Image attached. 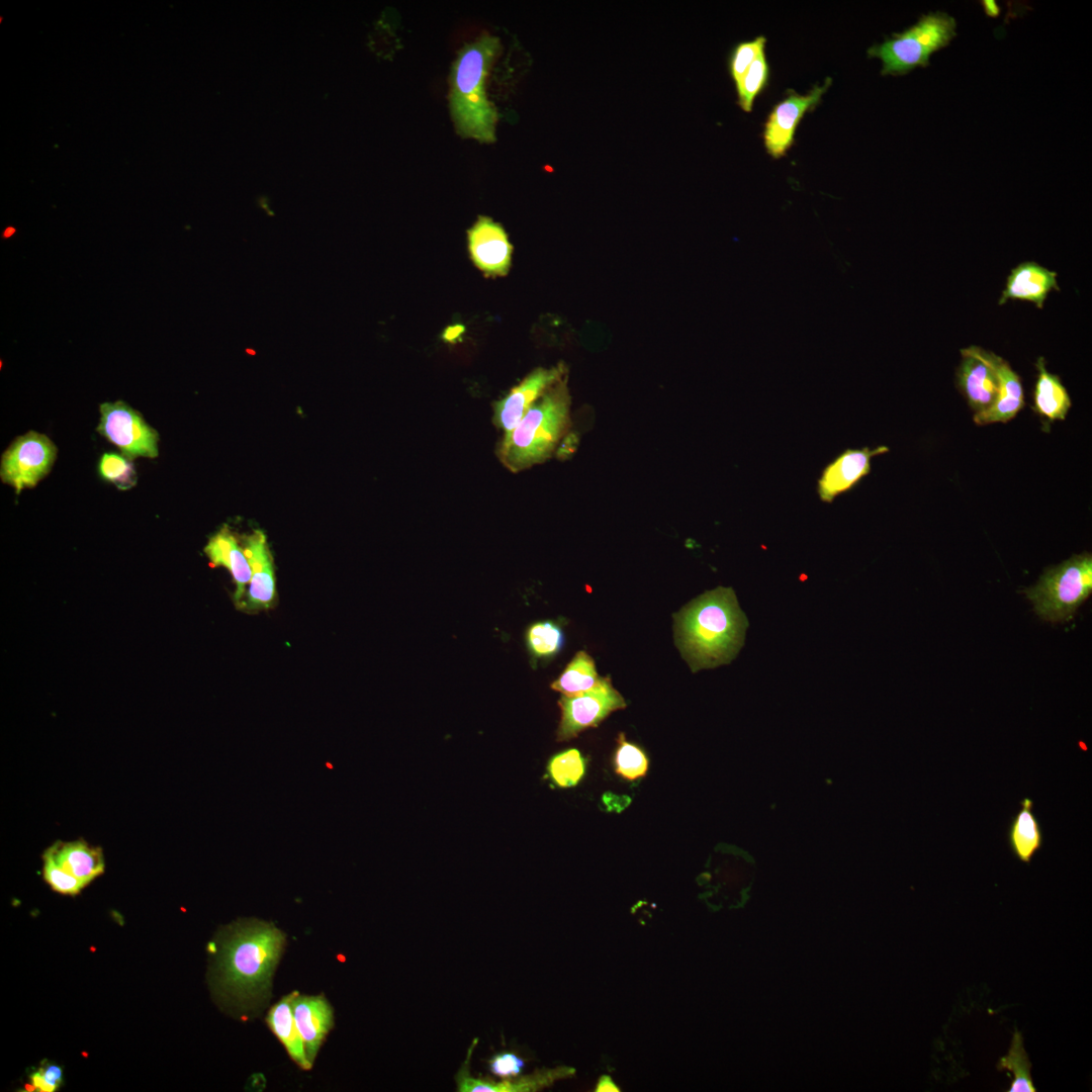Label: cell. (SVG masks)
Instances as JSON below:
<instances>
[{"instance_id":"obj_36","label":"cell","mask_w":1092,"mask_h":1092,"mask_svg":"<svg viewBox=\"0 0 1092 1092\" xmlns=\"http://www.w3.org/2000/svg\"><path fill=\"white\" fill-rule=\"evenodd\" d=\"M577 444L576 436L568 433L561 441L555 454L560 458L568 457L575 451Z\"/></svg>"},{"instance_id":"obj_2","label":"cell","mask_w":1092,"mask_h":1092,"mask_svg":"<svg viewBox=\"0 0 1092 1092\" xmlns=\"http://www.w3.org/2000/svg\"><path fill=\"white\" fill-rule=\"evenodd\" d=\"M674 618L676 644L693 671L729 663L744 644L748 621L731 587L703 594Z\"/></svg>"},{"instance_id":"obj_5","label":"cell","mask_w":1092,"mask_h":1092,"mask_svg":"<svg viewBox=\"0 0 1092 1092\" xmlns=\"http://www.w3.org/2000/svg\"><path fill=\"white\" fill-rule=\"evenodd\" d=\"M956 36L957 21L952 16L929 12L904 31L871 47L868 55L882 61V75H905L917 67H928L931 55L946 48Z\"/></svg>"},{"instance_id":"obj_8","label":"cell","mask_w":1092,"mask_h":1092,"mask_svg":"<svg viewBox=\"0 0 1092 1092\" xmlns=\"http://www.w3.org/2000/svg\"><path fill=\"white\" fill-rule=\"evenodd\" d=\"M558 704L561 709L558 741L569 740L589 727H597L612 712L626 707L624 698L609 676L601 677L593 689L582 694L562 695Z\"/></svg>"},{"instance_id":"obj_10","label":"cell","mask_w":1092,"mask_h":1092,"mask_svg":"<svg viewBox=\"0 0 1092 1092\" xmlns=\"http://www.w3.org/2000/svg\"><path fill=\"white\" fill-rule=\"evenodd\" d=\"M567 376V367L560 362L551 367H538L525 376L500 399L493 403L492 424L509 434L519 424L532 404L553 384Z\"/></svg>"},{"instance_id":"obj_12","label":"cell","mask_w":1092,"mask_h":1092,"mask_svg":"<svg viewBox=\"0 0 1092 1092\" xmlns=\"http://www.w3.org/2000/svg\"><path fill=\"white\" fill-rule=\"evenodd\" d=\"M468 252L473 264L486 276L508 274L513 245L503 225L480 215L467 231Z\"/></svg>"},{"instance_id":"obj_16","label":"cell","mask_w":1092,"mask_h":1092,"mask_svg":"<svg viewBox=\"0 0 1092 1092\" xmlns=\"http://www.w3.org/2000/svg\"><path fill=\"white\" fill-rule=\"evenodd\" d=\"M478 1042L474 1038L469 1048L465 1060L454 1076L457 1091L459 1092H523L536 1091L552 1084L557 1079L570 1076L574 1071L567 1067H559L551 1070L539 1071L535 1074L519 1078L494 1082L488 1078H474L470 1074V1060Z\"/></svg>"},{"instance_id":"obj_34","label":"cell","mask_w":1092,"mask_h":1092,"mask_svg":"<svg viewBox=\"0 0 1092 1092\" xmlns=\"http://www.w3.org/2000/svg\"><path fill=\"white\" fill-rule=\"evenodd\" d=\"M487 1063L489 1071L502 1078L520 1075L525 1066L522 1058L510 1052L496 1054Z\"/></svg>"},{"instance_id":"obj_28","label":"cell","mask_w":1092,"mask_h":1092,"mask_svg":"<svg viewBox=\"0 0 1092 1092\" xmlns=\"http://www.w3.org/2000/svg\"><path fill=\"white\" fill-rule=\"evenodd\" d=\"M617 741L618 747L614 757L616 774L629 781L644 777L648 770V758L643 750L628 742L624 733L619 735Z\"/></svg>"},{"instance_id":"obj_14","label":"cell","mask_w":1092,"mask_h":1092,"mask_svg":"<svg viewBox=\"0 0 1092 1092\" xmlns=\"http://www.w3.org/2000/svg\"><path fill=\"white\" fill-rule=\"evenodd\" d=\"M961 354L963 359L957 373L958 386L975 414L985 411L993 404L999 389L991 352L971 346L962 349Z\"/></svg>"},{"instance_id":"obj_26","label":"cell","mask_w":1092,"mask_h":1092,"mask_svg":"<svg viewBox=\"0 0 1092 1092\" xmlns=\"http://www.w3.org/2000/svg\"><path fill=\"white\" fill-rule=\"evenodd\" d=\"M996 1068L1000 1072L1008 1071L1013 1074L1008 1092L1036 1091L1030 1074L1031 1063L1023 1046V1037L1018 1030L1013 1032L1009 1051L999 1060Z\"/></svg>"},{"instance_id":"obj_11","label":"cell","mask_w":1092,"mask_h":1092,"mask_svg":"<svg viewBox=\"0 0 1092 1092\" xmlns=\"http://www.w3.org/2000/svg\"><path fill=\"white\" fill-rule=\"evenodd\" d=\"M242 546L251 567L248 589L237 606L247 613L269 610L276 601V578L267 537L261 530L243 536Z\"/></svg>"},{"instance_id":"obj_27","label":"cell","mask_w":1092,"mask_h":1092,"mask_svg":"<svg viewBox=\"0 0 1092 1092\" xmlns=\"http://www.w3.org/2000/svg\"><path fill=\"white\" fill-rule=\"evenodd\" d=\"M583 758L577 749H568L555 754L547 764L551 781L559 788L576 786L584 775Z\"/></svg>"},{"instance_id":"obj_7","label":"cell","mask_w":1092,"mask_h":1092,"mask_svg":"<svg viewBox=\"0 0 1092 1092\" xmlns=\"http://www.w3.org/2000/svg\"><path fill=\"white\" fill-rule=\"evenodd\" d=\"M97 431L115 445L129 460L136 457L156 458L159 454V435L143 416L122 400L103 402Z\"/></svg>"},{"instance_id":"obj_38","label":"cell","mask_w":1092,"mask_h":1092,"mask_svg":"<svg viewBox=\"0 0 1092 1092\" xmlns=\"http://www.w3.org/2000/svg\"><path fill=\"white\" fill-rule=\"evenodd\" d=\"M596 1091L597 1092H614V1091L618 1092V1091H620V1089L618 1088V1086L615 1084V1082L613 1081V1079L610 1076L603 1075V1076L600 1077V1079L598 1081Z\"/></svg>"},{"instance_id":"obj_33","label":"cell","mask_w":1092,"mask_h":1092,"mask_svg":"<svg viewBox=\"0 0 1092 1092\" xmlns=\"http://www.w3.org/2000/svg\"><path fill=\"white\" fill-rule=\"evenodd\" d=\"M764 44L765 37L758 36L753 40L744 41L736 46L729 62L730 74L735 84L741 80L752 62L761 52H763Z\"/></svg>"},{"instance_id":"obj_30","label":"cell","mask_w":1092,"mask_h":1092,"mask_svg":"<svg viewBox=\"0 0 1092 1092\" xmlns=\"http://www.w3.org/2000/svg\"><path fill=\"white\" fill-rule=\"evenodd\" d=\"M767 77L768 66L764 52H761L736 84L738 103L743 110H751L753 101L764 87Z\"/></svg>"},{"instance_id":"obj_32","label":"cell","mask_w":1092,"mask_h":1092,"mask_svg":"<svg viewBox=\"0 0 1092 1092\" xmlns=\"http://www.w3.org/2000/svg\"><path fill=\"white\" fill-rule=\"evenodd\" d=\"M42 860L43 879L55 892L63 895H76L86 886L60 867L47 852H43Z\"/></svg>"},{"instance_id":"obj_18","label":"cell","mask_w":1092,"mask_h":1092,"mask_svg":"<svg viewBox=\"0 0 1092 1092\" xmlns=\"http://www.w3.org/2000/svg\"><path fill=\"white\" fill-rule=\"evenodd\" d=\"M204 552L212 566H222L231 573L236 585L233 600L238 606L246 594V587L252 576L242 543L228 526H223L209 538Z\"/></svg>"},{"instance_id":"obj_6","label":"cell","mask_w":1092,"mask_h":1092,"mask_svg":"<svg viewBox=\"0 0 1092 1092\" xmlns=\"http://www.w3.org/2000/svg\"><path fill=\"white\" fill-rule=\"evenodd\" d=\"M1091 590L1092 556L1084 552L1048 568L1038 582L1024 592L1039 617L1058 622L1072 618Z\"/></svg>"},{"instance_id":"obj_20","label":"cell","mask_w":1092,"mask_h":1092,"mask_svg":"<svg viewBox=\"0 0 1092 1092\" xmlns=\"http://www.w3.org/2000/svg\"><path fill=\"white\" fill-rule=\"evenodd\" d=\"M991 359L999 378V389L993 404L974 415V422L980 426L1007 423L1024 406V392L1018 374L1007 361L992 352Z\"/></svg>"},{"instance_id":"obj_4","label":"cell","mask_w":1092,"mask_h":1092,"mask_svg":"<svg viewBox=\"0 0 1092 1092\" xmlns=\"http://www.w3.org/2000/svg\"><path fill=\"white\" fill-rule=\"evenodd\" d=\"M500 44L483 33L457 54L450 76L449 103L458 132L481 143L495 140L497 112L487 98L485 82Z\"/></svg>"},{"instance_id":"obj_22","label":"cell","mask_w":1092,"mask_h":1092,"mask_svg":"<svg viewBox=\"0 0 1092 1092\" xmlns=\"http://www.w3.org/2000/svg\"><path fill=\"white\" fill-rule=\"evenodd\" d=\"M1007 839L1013 855L1025 863L1041 849L1043 833L1033 812L1032 800L1025 798L1020 802V809L1010 822Z\"/></svg>"},{"instance_id":"obj_13","label":"cell","mask_w":1092,"mask_h":1092,"mask_svg":"<svg viewBox=\"0 0 1092 1092\" xmlns=\"http://www.w3.org/2000/svg\"><path fill=\"white\" fill-rule=\"evenodd\" d=\"M830 82V78L826 79L823 85L815 86L807 95L793 92L774 107L763 134L765 148L774 158L783 156L793 144L800 119L820 101Z\"/></svg>"},{"instance_id":"obj_31","label":"cell","mask_w":1092,"mask_h":1092,"mask_svg":"<svg viewBox=\"0 0 1092 1092\" xmlns=\"http://www.w3.org/2000/svg\"><path fill=\"white\" fill-rule=\"evenodd\" d=\"M99 473L102 478L121 489L131 487L136 480L131 460L114 453L103 454L99 462Z\"/></svg>"},{"instance_id":"obj_24","label":"cell","mask_w":1092,"mask_h":1092,"mask_svg":"<svg viewBox=\"0 0 1092 1092\" xmlns=\"http://www.w3.org/2000/svg\"><path fill=\"white\" fill-rule=\"evenodd\" d=\"M293 992L274 1004L266 1017V1022L272 1032L286 1049L290 1058L304 1070H309L312 1065L308 1062L302 1039L297 1030L292 1012Z\"/></svg>"},{"instance_id":"obj_35","label":"cell","mask_w":1092,"mask_h":1092,"mask_svg":"<svg viewBox=\"0 0 1092 1092\" xmlns=\"http://www.w3.org/2000/svg\"><path fill=\"white\" fill-rule=\"evenodd\" d=\"M33 1087L42 1092L55 1091L62 1081V1071L56 1065H47L39 1068L30 1076Z\"/></svg>"},{"instance_id":"obj_21","label":"cell","mask_w":1092,"mask_h":1092,"mask_svg":"<svg viewBox=\"0 0 1092 1092\" xmlns=\"http://www.w3.org/2000/svg\"><path fill=\"white\" fill-rule=\"evenodd\" d=\"M44 852L86 886L104 872L102 850L83 840L57 841Z\"/></svg>"},{"instance_id":"obj_1","label":"cell","mask_w":1092,"mask_h":1092,"mask_svg":"<svg viewBox=\"0 0 1092 1092\" xmlns=\"http://www.w3.org/2000/svg\"><path fill=\"white\" fill-rule=\"evenodd\" d=\"M284 944L285 934L270 922L245 919L225 927L216 950L220 993L243 1010L265 1004Z\"/></svg>"},{"instance_id":"obj_3","label":"cell","mask_w":1092,"mask_h":1092,"mask_svg":"<svg viewBox=\"0 0 1092 1092\" xmlns=\"http://www.w3.org/2000/svg\"><path fill=\"white\" fill-rule=\"evenodd\" d=\"M570 406L566 376L532 404L512 432L502 436L496 449L499 462L519 473L550 459L569 433Z\"/></svg>"},{"instance_id":"obj_19","label":"cell","mask_w":1092,"mask_h":1092,"mask_svg":"<svg viewBox=\"0 0 1092 1092\" xmlns=\"http://www.w3.org/2000/svg\"><path fill=\"white\" fill-rule=\"evenodd\" d=\"M1052 290H1060L1057 272L1035 262H1024L1011 270L998 303L1002 305L1010 299L1026 300L1041 308Z\"/></svg>"},{"instance_id":"obj_17","label":"cell","mask_w":1092,"mask_h":1092,"mask_svg":"<svg viewBox=\"0 0 1092 1092\" xmlns=\"http://www.w3.org/2000/svg\"><path fill=\"white\" fill-rule=\"evenodd\" d=\"M292 1012L308 1062L314 1058L334 1024L333 1009L323 995L306 996L293 992Z\"/></svg>"},{"instance_id":"obj_37","label":"cell","mask_w":1092,"mask_h":1092,"mask_svg":"<svg viewBox=\"0 0 1092 1092\" xmlns=\"http://www.w3.org/2000/svg\"><path fill=\"white\" fill-rule=\"evenodd\" d=\"M464 331L465 327L462 325L456 324L453 326H449L443 332L442 339L448 343H455L460 339Z\"/></svg>"},{"instance_id":"obj_40","label":"cell","mask_w":1092,"mask_h":1092,"mask_svg":"<svg viewBox=\"0 0 1092 1092\" xmlns=\"http://www.w3.org/2000/svg\"><path fill=\"white\" fill-rule=\"evenodd\" d=\"M15 231L16 230L13 226H7L2 233V238L3 239L11 238L15 234Z\"/></svg>"},{"instance_id":"obj_15","label":"cell","mask_w":1092,"mask_h":1092,"mask_svg":"<svg viewBox=\"0 0 1092 1092\" xmlns=\"http://www.w3.org/2000/svg\"><path fill=\"white\" fill-rule=\"evenodd\" d=\"M889 451L886 446L875 449H847L828 464L818 480L822 502L831 503L837 495L853 487L871 471V458Z\"/></svg>"},{"instance_id":"obj_9","label":"cell","mask_w":1092,"mask_h":1092,"mask_svg":"<svg viewBox=\"0 0 1092 1092\" xmlns=\"http://www.w3.org/2000/svg\"><path fill=\"white\" fill-rule=\"evenodd\" d=\"M57 456L55 444L46 436L28 432L18 437L4 452L0 476L17 492L34 486L51 470Z\"/></svg>"},{"instance_id":"obj_23","label":"cell","mask_w":1092,"mask_h":1092,"mask_svg":"<svg viewBox=\"0 0 1092 1092\" xmlns=\"http://www.w3.org/2000/svg\"><path fill=\"white\" fill-rule=\"evenodd\" d=\"M1037 378L1034 387L1033 410L1042 418L1054 422L1065 420L1072 405L1069 393L1060 377L1046 370L1043 357L1035 363Z\"/></svg>"},{"instance_id":"obj_29","label":"cell","mask_w":1092,"mask_h":1092,"mask_svg":"<svg viewBox=\"0 0 1092 1092\" xmlns=\"http://www.w3.org/2000/svg\"><path fill=\"white\" fill-rule=\"evenodd\" d=\"M526 640L535 656L549 657L561 649L564 637L555 623L547 621L531 625L527 631Z\"/></svg>"},{"instance_id":"obj_25","label":"cell","mask_w":1092,"mask_h":1092,"mask_svg":"<svg viewBox=\"0 0 1092 1092\" xmlns=\"http://www.w3.org/2000/svg\"><path fill=\"white\" fill-rule=\"evenodd\" d=\"M600 679L593 657L581 650L551 684V688L563 696H575L589 691Z\"/></svg>"},{"instance_id":"obj_39","label":"cell","mask_w":1092,"mask_h":1092,"mask_svg":"<svg viewBox=\"0 0 1092 1092\" xmlns=\"http://www.w3.org/2000/svg\"><path fill=\"white\" fill-rule=\"evenodd\" d=\"M982 6L985 13L990 17H997L1000 14V8L998 4L993 0L982 1Z\"/></svg>"}]
</instances>
